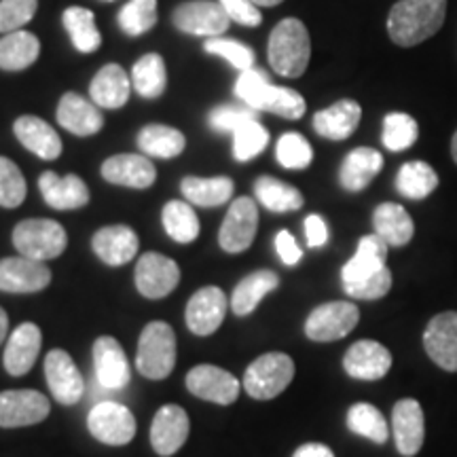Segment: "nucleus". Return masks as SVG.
<instances>
[{
    "mask_svg": "<svg viewBox=\"0 0 457 457\" xmlns=\"http://www.w3.org/2000/svg\"><path fill=\"white\" fill-rule=\"evenodd\" d=\"M387 245L377 233L358 242L356 254L343 265L341 282L347 296L358 301L384 299L392 288V273L387 270Z\"/></svg>",
    "mask_w": 457,
    "mask_h": 457,
    "instance_id": "nucleus-1",
    "label": "nucleus"
},
{
    "mask_svg": "<svg viewBox=\"0 0 457 457\" xmlns=\"http://www.w3.org/2000/svg\"><path fill=\"white\" fill-rule=\"evenodd\" d=\"M447 0H398L387 15V32L400 47H415L441 30Z\"/></svg>",
    "mask_w": 457,
    "mask_h": 457,
    "instance_id": "nucleus-2",
    "label": "nucleus"
},
{
    "mask_svg": "<svg viewBox=\"0 0 457 457\" xmlns=\"http://www.w3.org/2000/svg\"><path fill=\"white\" fill-rule=\"evenodd\" d=\"M236 96L256 112L265 111L284 119H301L307 111L305 98L290 87H276L259 68L242 71L236 83Z\"/></svg>",
    "mask_w": 457,
    "mask_h": 457,
    "instance_id": "nucleus-3",
    "label": "nucleus"
},
{
    "mask_svg": "<svg viewBox=\"0 0 457 457\" xmlns=\"http://www.w3.org/2000/svg\"><path fill=\"white\" fill-rule=\"evenodd\" d=\"M267 57H270V64L279 77H303L312 57V41L305 24L296 17H286L279 21L270 37Z\"/></svg>",
    "mask_w": 457,
    "mask_h": 457,
    "instance_id": "nucleus-4",
    "label": "nucleus"
},
{
    "mask_svg": "<svg viewBox=\"0 0 457 457\" xmlns=\"http://www.w3.org/2000/svg\"><path fill=\"white\" fill-rule=\"evenodd\" d=\"M176 364V333L168 322H151L142 330L136 352V369L146 379L170 377Z\"/></svg>",
    "mask_w": 457,
    "mask_h": 457,
    "instance_id": "nucleus-5",
    "label": "nucleus"
},
{
    "mask_svg": "<svg viewBox=\"0 0 457 457\" xmlns=\"http://www.w3.org/2000/svg\"><path fill=\"white\" fill-rule=\"evenodd\" d=\"M17 253L32 261L57 259L68 245L66 228L51 219H28L13 228Z\"/></svg>",
    "mask_w": 457,
    "mask_h": 457,
    "instance_id": "nucleus-6",
    "label": "nucleus"
},
{
    "mask_svg": "<svg viewBox=\"0 0 457 457\" xmlns=\"http://www.w3.org/2000/svg\"><path fill=\"white\" fill-rule=\"evenodd\" d=\"M295 377V362L288 353H262L245 369L244 390L256 400H271L290 386Z\"/></svg>",
    "mask_w": 457,
    "mask_h": 457,
    "instance_id": "nucleus-7",
    "label": "nucleus"
},
{
    "mask_svg": "<svg viewBox=\"0 0 457 457\" xmlns=\"http://www.w3.org/2000/svg\"><path fill=\"white\" fill-rule=\"evenodd\" d=\"M360 312L350 301H330L313 310L305 320L307 339L330 343L347 337L358 327Z\"/></svg>",
    "mask_w": 457,
    "mask_h": 457,
    "instance_id": "nucleus-8",
    "label": "nucleus"
},
{
    "mask_svg": "<svg viewBox=\"0 0 457 457\" xmlns=\"http://www.w3.org/2000/svg\"><path fill=\"white\" fill-rule=\"evenodd\" d=\"M87 428L96 441L123 447L136 436V417L121 403L104 400L89 411Z\"/></svg>",
    "mask_w": 457,
    "mask_h": 457,
    "instance_id": "nucleus-9",
    "label": "nucleus"
},
{
    "mask_svg": "<svg viewBox=\"0 0 457 457\" xmlns=\"http://www.w3.org/2000/svg\"><path fill=\"white\" fill-rule=\"evenodd\" d=\"M259 228V208L250 197H237L231 204L219 231L220 248L228 254H239L253 245Z\"/></svg>",
    "mask_w": 457,
    "mask_h": 457,
    "instance_id": "nucleus-10",
    "label": "nucleus"
},
{
    "mask_svg": "<svg viewBox=\"0 0 457 457\" xmlns=\"http://www.w3.org/2000/svg\"><path fill=\"white\" fill-rule=\"evenodd\" d=\"M228 24L231 20L219 0H188L174 11V26L193 37H220L227 32Z\"/></svg>",
    "mask_w": 457,
    "mask_h": 457,
    "instance_id": "nucleus-11",
    "label": "nucleus"
},
{
    "mask_svg": "<svg viewBox=\"0 0 457 457\" xmlns=\"http://www.w3.org/2000/svg\"><path fill=\"white\" fill-rule=\"evenodd\" d=\"M136 288L146 299H163L180 282V267L176 261L159 253H146L136 265Z\"/></svg>",
    "mask_w": 457,
    "mask_h": 457,
    "instance_id": "nucleus-12",
    "label": "nucleus"
},
{
    "mask_svg": "<svg viewBox=\"0 0 457 457\" xmlns=\"http://www.w3.org/2000/svg\"><path fill=\"white\" fill-rule=\"evenodd\" d=\"M227 307L228 299L219 286H205L197 290L187 303L185 320L188 330L197 337L214 335L227 316Z\"/></svg>",
    "mask_w": 457,
    "mask_h": 457,
    "instance_id": "nucleus-13",
    "label": "nucleus"
},
{
    "mask_svg": "<svg viewBox=\"0 0 457 457\" xmlns=\"http://www.w3.org/2000/svg\"><path fill=\"white\" fill-rule=\"evenodd\" d=\"M187 390L208 403L231 404L237 400L242 386L228 370L214 364H199L187 373Z\"/></svg>",
    "mask_w": 457,
    "mask_h": 457,
    "instance_id": "nucleus-14",
    "label": "nucleus"
},
{
    "mask_svg": "<svg viewBox=\"0 0 457 457\" xmlns=\"http://www.w3.org/2000/svg\"><path fill=\"white\" fill-rule=\"evenodd\" d=\"M51 404L37 390L0 392V428H26L41 424L49 415Z\"/></svg>",
    "mask_w": 457,
    "mask_h": 457,
    "instance_id": "nucleus-15",
    "label": "nucleus"
},
{
    "mask_svg": "<svg viewBox=\"0 0 457 457\" xmlns=\"http://www.w3.org/2000/svg\"><path fill=\"white\" fill-rule=\"evenodd\" d=\"M45 379L60 404L72 407L83 398L85 384L72 356L64 350H51L45 358Z\"/></svg>",
    "mask_w": 457,
    "mask_h": 457,
    "instance_id": "nucleus-16",
    "label": "nucleus"
},
{
    "mask_svg": "<svg viewBox=\"0 0 457 457\" xmlns=\"http://www.w3.org/2000/svg\"><path fill=\"white\" fill-rule=\"evenodd\" d=\"M392 432L400 455L413 457L420 453L426 438V417L417 400L404 398L394 404Z\"/></svg>",
    "mask_w": 457,
    "mask_h": 457,
    "instance_id": "nucleus-17",
    "label": "nucleus"
},
{
    "mask_svg": "<svg viewBox=\"0 0 457 457\" xmlns=\"http://www.w3.org/2000/svg\"><path fill=\"white\" fill-rule=\"evenodd\" d=\"M51 284V271L41 261L26 256L0 259V290L13 295L38 293Z\"/></svg>",
    "mask_w": 457,
    "mask_h": 457,
    "instance_id": "nucleus-18",
    "label": "nucleus"
},
{
    "mask_svg": "<svg viewBox=\"0 0 457 457\" xmlns=\"http://www.w3.org/2000/svg\"><path fill=\"white\" fill-rule=\"evenodd\" d=\"M424 347L434 364L457 373V312H443L430 320L424 333Z\"/></svg>",
    "mask_w": 457,
    "mask_h": 457,
    "instance_id": "nucleus-19",
    "label": "nucleus"
},
{
    "mask_svg": "<svg viewBox=\"0 0 457 457\" xmlns=\"http://www.w3.org/2000/svg\"><path fill=\"white\" fill-rule=\"evenodd\" d=\"M191 421H188L187 411L179 404H165L153 417L151 426V445L153 451L162 457L174 455L187 443Z\"/></svg>",
    "mask_w": 457,
    "mask_h": 457,
    "instance_id": "nucleus-20",
    "label": "nucleus"
},
{
    "mask_svg": "<svg viewBox=\"0 0 457 457\" xmlns=\"http://www.w3.org/2000/svg\"><path fill=\"white\" fill-rule=\"evenodd\" d=\"M96 379L104 390H123L129 386L131 373L121 343L114 337H100L94 343Z\"/></svg>",
    "mask_w": 457,
    "mask_h": 457,
    "instance_id": "nucleus-21",
    "label": "nucleus"
},
{
    "mask_svg": "<svg viewBox=\"0 0 457 457\" xmlns=\"http://www.w3.org/2000/svg\"><path fill=\"white\" fill-rule=\"evenodd\" d=\"M343 369L353 379L377 381L392 369V353L379 341L362 339L353 343L343 358Z\"/></svg>",
    "mask_w": 457,
    "mask_h": 457,
    "instance_id": "nucleus-22",
    "label": "nucleus"
},
{
    "mask_svg": "<svg viewBox=\"0 0 457 457\" xmlns=\"http://www.w3.org/2000/svg\"><path fill=\"white\" fill-rule=\"evenodd\" d=\"M43 333L37 324L24 322L20 324L11 337L7 339V347H4V369L9 375L21 377L30 373V369L37 362L38 353H41Z\"/></svg>",
    "mask_w": 457,
    "mask_h": 457,
    "instance_id": "nucleus-23",
    "label": "nucleus"
},
{
    "mask_svg": "<svg viewBox=\"0 0 457 457\" xmlns=\"http://www.w3.org/2000/svg\"><path fill=\"white\" fill-rule=\"evenodd\" d=\"M102 179L111 185L129 188H148L157 179L155 165L146 155H114L102 163Z\"/></svg>",
    "mask_w": 457,
    "mask_h": 457,
    "instance_id": "nucleus-24",
    "label": "nucleus"
},
{
    "mask_svg": "<svg viewBox=\"0 0 457 457\" xmlns=\"http://www.w3.org/2000/svg\"><path fill=\"white\" fill-rule=\"evenodd\" d=\"M91 245L102 262L111 267H121L138 253L140 239L134 228L128 225H111L96 233Z\"/></svg>",
    "mask_w": 457,
    "mask_h": 457,
    "instance_id": "nucleus-25",
    "label": "nucleus"
},
{
    "mask_svg": "<svg viewBox=\"0 0 457 457\" xmlns=\"http://www.w3.org/2000/svg\"><path fill=\"white\" fill-rule=\"evenodd\" d=\"M41 195L54 210H77L87 205L89 188L79 176H57L55 171H45L38 179Z\"/></svg>",
    "mask_w": 457,
    "mask_h": 457,
    "instance_id": "nucleus-26",
    "label": "nucleus"
},
{
    "mask_svg": "<svg viewBox=\"0 0 457 457\" xmlns=\"http://www.w3.org/2000/svg\"><path fill=\"white\" fill-rule=\"evenodd\" d=\"M57 123L74 136H91L102 129L104 117L98 104L85 100L79 94H66L57 106Z\"/></svg>",
    "mask_w": 457,
    "mask_h": 457,
    "instance_id": "nucleus-27",
    "label": "nucleus"
},
{
    "mask_svg": "<svg viewBox=\"0 0 457 457\" xmlns=\"http://www.w3.org/2000/svg\"><path fill=\"white\" fill-rule=\"evenodd\" d=\"M13 131L17 140L24 145L28 151H32L34 155L45 159V162H54L62 155V140L55 134V129L51 128L47 121L34 117V114H24L20 117L13 125Z\"/></svg>",
    "mask_w": 457,
    "mask_h": 457,
    "instance_id": "nucleus-28",
    "label": "nucleus"
},
{
    "mask_svg": "<svg viewBox=\"0 0 457 457\" xmlns=\"http://www.w3.org/2000/svg\"><path fill=\"white\" fill-rule=\"evenodd\" d=\"M384 168V155L375 148L360 146L343 159L339 170V182L345 191L358 193L370 185V180Z\"/></svg>",
    "mask_w": 457,
    "mask_h": 457,
    "instance_id": "nucleus-29",
    "label": "nucleus"
},
{
    "mask_svg": "<svg viewBox=\"0 0 457 457\" xmlns=\"http://www.w3.org/2000/svg\"><path fill=\"white\" fill-rule=\"evenodd\" d=\"M362 117V108L353 100H339L337 104L324 108L313 117V129L322 138L345 140L356 131Z\"/></svg>",
    "mask_w": 457,
    "mask_h": 457,
    "instance_id": "nucleus-30",
    "label": "nucleus"
},
{
    "mask_svg": "<svg viewBox=\"0 0 457 457\" xmlns=\"http://www.w3.org/2000/svg\"><path fill=\"white\" fill-rule=\"evenodd\" d=\"M375 233L392 248H403L415 236L413 219L400 204H379L373 212Z\"/></svg>",
    "mask_w": 457,
    "mask_h": 457,
    "instance_id": "nucleus-31",
    "label": "nucleus"
},
{
    "mask_svg": "<svg viewBox=\"0 0 457 457\" xmlns=\"http://www.w3.org/2000/svg\"><path fill=\"white\" fill-rule=\"evenodd\" d=\"M131 83L119 64H106L91 81L89 96L100 108H121L129 100Z\"/></svg>",
    "mask_w": 457,
    "mask_h": 457,
    "instance_id": "nucleus-32",
    "label": "nucleus"
},
{
    "mask_svg": "<svg viewBox=\"0 0 457 457\" xmlns=\"http://www.w3.org/2000/svg\"><path fill=\"white\" fill-rule=\"evenodd\" d=\"M279 286V278L276 271L261 270L245 276L242 282L236 286L231 295V310L236 316H248L253 313L259 303L265 299L267 295L273 293Z\"/></svg>",
    "mask_w": 457,
    "mask_h": 457,
    "instance_id": "nucleus-33",
    "label": "nucleus"
},
{
    "mask_svg": "<svg viewBox=\"0 0 457 457\" xmlns=\"http://www.w3.org/2000/svg\"><path fill=\"white\" fill-rule=\"evenodd\" d=\"M180 191L188 204H195L199 208H219V205L231 202L236 185L227 176H216V179L187 176L180 182Z\"/></svg>",
    "mask_w": 457,
    "mask_h": 457,
    "instance_id": "nucleus-34",
    "label": "nucleus"
},
{
    "mask_svg": "<svg viewBox=\"0 0 457 457\" xmlns=\"http://www.w3.org/2000/svg\"><path fill=\"white\" fill-rule=\"evenodd\" d=\"M41 41L32 32L15 30L0 38V68L3 71H26L38 60Z\"/></svg>",
    "mask_w": 457,
    "mask_h": 457,
    "instance_id": "nucleus-35",
    "label": "nucleus"
},
{
    "mask_svg": "<svg viewBox=\"0 0 457 457\" xmlns=\"http://www.w3.org/2000/svg\"><path fill=\"white\" fill-rule=\"evenodd\" d=\"M254 195L261 205H265L270 212L278 214L295 212V210H301L303 204H305L299 188L288 185V182L273 179V176H261L254 182Z\"/></svg>",
    "mask_w": 457,
    "mask_h": 457,
    "instance_id": "nucleus-36",
    "label": "nucleus"
},
{
    "mask_svg": "<svg viewBox=\"0 0 457 457\" xmlns=\"http://www.w3.org/2000/svg\"><path fill=\"white\" fill-rule=\"evenodd\" d=\"M185 134L170 125L153 123L146 125L138 134V148L148 157L171 159L179 157L185 151Z\"/></svg>",
    "mask_w": 457,
    "mask_h": 457,
    "instance_id": "nucleus-37",
    "label": "nucleus"
},
{
    "mask_svg": "<svg viewBox=\"0 0 457 457\" xmlns=\"http://www.w3.org/2000/svg\"><path fill=\"white\" fill-rule=\"evenodd\" d=\"M131 85L146 100H155L163 96L165 85H168V71H165L163 57L159 54L142 55L131 68Z\"/></svg>",
    "mask_w": 457,
    "mask_h": 457,
    "instance_id": "nucleus-38",
    "label": "nucleus"
},
{
    "mask_svg": "<svg viewBox=\"0 0 457 457\" xmlns=\"http://www.w3.org/2000/svg\"><path fill=\"white\" fill-rule=\"evenodd\" d=\"M438 187V174L434 171L430 163L426 162H409L398 170L396 176V188L403 197L413 199H426L432 195Z\"/></svg>",
    "mask_w": 457,
    "mask_h": 457,
    "instance_id": "nucleus-39",
    "label": "nucleus"
},
{
    "mask_svg": "<svg viewBox=\"0 0 457 457\" xmlns=\"http://www.w3.org/2000/svg\"><path fill=\"white\" fill-rule=\"evenodd\" d=\"M162 220H163L165 233H168V236L179 244L195 242L199 231H202L195 210H193V205L187 202L165 204V208L162 212Z\"/></svg>",
    "mask_w": 457,
    "mask_h": 457,
    "instance_id": "nucleus-40",
    "label": "nucleus"
},
{
    "mask_svg": "<svg viewBox=\"0 0 457 457\" xmlns=\"http://www.w3.org/2000/svg\"><path fill=\"white\" fill-rule=\"evenodd\" d=\"M68 34H71V41L81 54H91L100 47L102 37L96 26L94 13L85 7H68L62 15Z\"/></svg>",
    "mask_w": 457,
    "mask_h": 457,
    "instance_id": "nucleus-41",
    "label": "nucleus"
},
{
    "mask_svg": "<svg viewBox=\"0 0 457 457\" xmlns=\"http://www.w3.org/2000/svg\"><path fill=\"white\" fill-rule=\"evenodd\" d=\"M347 428L358 436L369 438L377 445H384L390 434L384 413L369 403H358L347 411Z\"/></svg>",
    "mask_w": 457,
    "mask_h": 457,
    "instance_id": "nucleus-42",
    "label": "nucleus"
},
{
    "mask_svg": "<svg viewBox=\"0 0 457 457\" xmlns=\"http://www.w3.org/2000/svg\"><path fill=\"white\" fill-rule=\"evenodd\" d=\"M270 145V131L259 119H250L233 131V157L237 162H250L259 157Z\"/></svg>",
    "mask_w": 457,
    "mask_h": 457,
    "instance_id": "nucleus-43",
    "label": "nucleus"
},
{
    "mask_svg": "<svg viewBox=\"0 0 457 457\" xmlns=\"http://www.w3.org/2000/svg\"><path fill=\"white\" fill-rule=\"evenodd\" d=\"M420 138V125L407 112H390L384 119V146L392 153L407 151Z\"/></svg>",
    "mask_w": 457,
    "mask_h": 457,
    "instance_id": "nucleus-44",
    "label": "nucleus"
},
{
    "mask_svg": "<svg viewBox=\"0 0 457 457\" xmlns=\"http://www.w3.org/2000/svg\"><path fill=\"white\" fill-rule=\"evenodd\" d=\"M157 24V0H129L119 13V26L129 37H140Z\"/></svg>",
    "mask_w": 457,
    "mask_h": 457,
    "instance_id": "nucleus-45",
    "label": "nucleus"
},
{
    "mask_svg": "<svg viewBox=\"0 0 457 457\" xmlns=\"http://www.w3.org/2000/svg\"><path fill=\"white\" fill-rule=\"evenodd\" d=\"M276 155L286 170H305L313 162L312 145L296 131H288L279 138Z\"/></svg>",
    "mask_w": 457,
    "mask_h": 457,
    "instance_id": "nucleus-46",
    "label": "nucleus"
},
{
    "mask_svg": "<svg viewBox=\"0 0 457 457\" xmlns=\"http://www.w3.org/2000/svg\"><path fill=\"white\" fill-rule=\"evenodd\" d=\"M26 199V180L20 168L7 157H0V205L17 208Z\"/></svg>",
    "mask_w": 457,
    "mask_h": 457,
    "instance_id": "nucleus-47",
    "label": "nucleus"
},
{
    "mask_svg": "<svg viewBox=\"0 0 457 457\" xmlns=\"http://www.w3.org/2000/svg\"><path fill=\"white\" fill-rule=\"evenodd\" d=\"M204 49L212 55L225 57L231 66L239 68V71H248V68H254V51L248 47V45L233 41V38H208L204 45Z\"/></svg>",
    "mask_w": 457,
    "mask_h": 457,
    "instance_id": "nucleus-48",
    "label": "nucleus"
},
{
    "mask_svg": "<svg viewBox=\"0 0 457 457\" xmlns=\"http://www.w3.org/2000/svg\"><path fill=\"white\" fill-rule=\"evenodd\" d=\"M38 0H0V32L21 30L37 13Z\"/></svg>",
    "mask_w": 457,
    "mask_h": 457,
    "instance_id": "nucleus-49",
    "label": "nucleus"
},
{
    "mask_svg": "<svg viewBox=\"0 0 457 457\" xmlns=\"http://www.w3.org/2000/svg\"><path fill=\"white\" fill-rule=\"evenodd\" d=\"M250 119H256V111L250 106L227 104L210 112V125L219 131H236L239 125L250 121Z\"/></svg>",
    "mask_w": 457,
    "mask_h": 457,
    "instance_id": "nucleus-50",
    "label": "nucleus"
},
{
    "mask_svg": "<svg viewBox=\"0 0 457 457\" xmlns=\"http://www.w3.org/2000/svg\"><path fill=\"white\" fill-rule=\"evenodd\" d=\"M220 7L225 9V13L228 15V20L236 21L239 26H261L262 15L253 0H219Z\"/></svg>",
    "mask_w": 457,
    "mask_h": 457,
    "instance_id": "nucleus-51",
    "label": "nucleus"
},
{
    "mask_svg": "<svg viewBox=\"0 0 457 457\" xmlns=\"http://www.w3.org/2000/svg\"><path fill=\"white\" fill-rule=\"evenodd\" d=\"M276 250H278L279 261H282L284 265H288V267L299 265V261L303 259L299 244L295 242V237L290 236V231H286V228H284V231H279L276 236Z\"/></svg>",
    "mask_w": 457,
    "mask_h": 457,
    "instance_id": "nucleus-52",
    "label": "nucleus"
},
{
    "mask_svg": "<svg viewBox=\"0 0 457 457\" xmlns=\"http://www.w3.org/2000/svg\"><path fill=\"white\" fill-rule=\"evenodd\" d=\"M305 237L310 248H322L328 242V227L322 216L310 214L305 219Z\"/></svg>",
    "mask_w": 457,
    "mask_h": 457,
    "instance_id": "nucleus-53",
    "label": "nucleus"
},
{
    "mask_svg": "<svg viewBox=\"0 0 457 457\" xmlns=\"http://www.w3.org/2000/svg\"><path fill=\"white\" fill-rule=\"evenodd\" d=\"M293 457H335L333 451H330L327 445L320 443H307L295 451Z\"/></svg>",
    "mask_w": 457,
    "mask_h": 457,
    "instance_id": "nucleus-54",
    "label": "nucleus"
},
{
    "mask_svg": "<svg viewBox=\"0 0 457 457\" xmlns=\"http://www.w3.org/2000/svg\"><path fill=\"white\" fill-rule=\"evenodd\" d=\"M7 333H9V318H7V312L0 307V345H3V341L7 339Z\"/></svg>",
    "mask_w": 457,
    "mask_h": 457,
    "instance_id": "nucleus-55",
    "label": "nucleus"
},
{
    "mask_svg": "<svg viewBox=\"0 0 457 457\" xmlns=\"http://www.w3.org/2000/svg\"><path fill=\"white\" fill-rule=\"evenodd\" d=\"M256 7H278L279 3H284V0H253Z\"/></svg>",
    "mask_w": 457,
    "mask_h": 457,
    "instance_id": "nucleus-56",
    "label": "nucleus"
},
{
    "mask_svg": "<svg viewBox=\"0 0 457 457\" xmlns=\"http://www.w3.org/2000/svg\"><path fill=\"white\" fill-rule=\"evenodd\" d=\"M451 157H453V162L457 163V131L453 134V140H451Z\"/></svg>",
    "mask_w": 457,
    "mask_h": 457,
    "instance_id": "nucleus-57",
    "label": "nucleus"
}]
</instances>
